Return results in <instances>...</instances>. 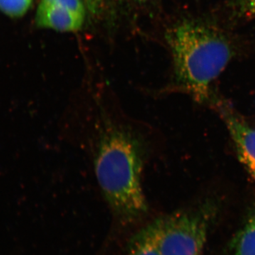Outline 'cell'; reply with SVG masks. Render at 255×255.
Here are the masks:
<instances>
[{"mask_svg": "<svg viewBox=\"0 0 255 255\" xmlns=\"http://www.w3.org/2000/svg\"><path fill=\"white\" fill-rule=\"evenodd\" d=\"M127 255H161L149 225L132 238Z\"/></svg>", "mask_w": 255, "mask_h": 255, "instance_id": "7", "label": "cell"}, {"mask_svg": "<svg viewBox=\"0 0 255 255\" xmlns=\"http://www.w3.org/2000/svg\"><path fill=\"white\" fill-rule=\"evenodd\" d=\"M97 1V0H87V2H93V1Z\"/></svg>", "mask_w": 255, "mask_h": 255, "instance_id": "11", "label": "cell"}, {"mask_svg": "<svg viewBox=\"0 0 255 255\" xmlns=\"http://www.w3.org/2000/svg\"><path fill=\"white\" fill-rule=\"evenodd\" d=\"M58 4L63 5L75 12L85 14V7L81 0H52Z\"/></svg>", "mask_w": 255, "mask_h": 255, "instance_id": "10", "label": "cell"}, {"mask_svg": "<svg viewBox=\"0 0 255 255\" xmlns=\"http://www.w3.org/2000/svg\"><path fill=\"white\" fill-rule=\"evenodd\" d=\"M231 255H255V210L231 244Z\"/></svg>", "mask_w": 255, "mask_h": 255, "instance_id": "6", "label": "cell"}, {"mask_svg": "<svg viewBox=\"0 0 255 255\" xmlns=\"http://www.w3.org/2000/svg\"><path fill=\"white\" fill-rule=\"evenodd\" d=\"M233 8L239 17H255V0H233Z\"/></svg>", "mask_w": 255, "mask_h": 255, "instance_id": "9", "label": "cell"}, {"mask_svg": "<svg viewBox=\"0 0 255 255\" xmlns=\"http://www.w3.org/2000/svg\"><path fill=\"white\" fill-rule=\"evenodd\" d=\"M147 152L141 132L102 113L94 165L102 194L122 222H134L147 213L142 173Z\"/></svg>", "mask_w": 255, "mask_h": 255, "instance_id": "1", "label": "cell"}, {"mask_svg": "<svg viewBox=\"0 0 255 255\" xmlns=\"http://www.w3.org/2000/svg\"><path fill=\"white\" fill-rule=\"evenodd\" d=\"M33 0H0V11L11 17L23 16L29 9Z\"/></svg>", "mask_w": 255, "mask_h": 255, "instance_id": "8", "label": "cell"}, {"mask_svg": "<svg viewBox=\"0 0 255 255\" xmlns=\"http://www.w3.org/2000/svg\"><path fill=\"white\" fill-rule=\"evenodd\" d=\"M210 210L179 211L148 224L161 255H201L207 238Z\"/></svg>", "mask_w": 255, "mask_h": 255, "instance_id": "3", "label": "cell"}, {"mask_svg": "<svg viewBox=\"0 0 255 255\" xmlns=\"http://www.w3.org/2000/svg\"><path fill=\"white\" fill-rule=\"evenodd\" d=\"M219 109L236 145L240 160L255 183V128L228 106L220 105Z\"/></svg>", "mask_w": 255, "mask_h": 255, "instance_id": "4", "label": "cell"}, {"mask_svg": "<svg viewBox=\"0 0 255 255\" xmlns=\"http://www.w3.org/2000/svg\"><path fill=\"white\" fill-rule=\"evenodd\" d=\"M167 38L178 83L194 100L205 102L211 85L232 58L229 41L218 28L199 20L178 23Z\"/></svg>", "mask_w": 255, "mask_h": 255, "instance_id": "2", "label": "cell"}, {"mask_svg": "<svg viewBox=\"0 0 255 255\" xmlns=\"http://www.w3.org/2000/svg\"><path fill=\"white\" fill-rule=\"evenodd\" d=\"M85 14L58 4L52 0H42L36 15V23L40 27L60 31H76L82 27Z\"/></svg>", "mask_w": 255, "mask_h": 255, "instance_id": "5", "label": "cell"}]
</instances>
